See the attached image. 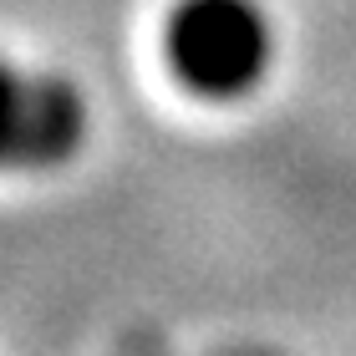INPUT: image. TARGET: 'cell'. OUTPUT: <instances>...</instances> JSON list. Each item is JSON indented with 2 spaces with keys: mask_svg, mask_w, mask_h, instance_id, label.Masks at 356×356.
<instances>
[{
  "mask_svg": "<svg viewBox=\"0 0 356 356\" xmlns=\"http://www.w3.org/2000/svg\"><path fill=\"white\" fill-rule=\"evenodd\" d=\"M163 41L173 72L204 97H245L275 61V21L260 0H178Z\"/></svg>",
  "mask_w": 356,
  "mask_h": 356,
  "instance_id": "cell-1",
  "label": "cell"
},
{
  "mask_svg": "<svg viewBox=\"0 0 356 356\" xmlns=\"http://www.w3.org/2000/svg\"><path fill=\"white\" fill-rule=\"evenodd\" d=\"M87 138V102L67 76L0 56V168H56Z\"/></svg>",
  "mask_w": 356,
  "mask_h": 356,
  "instance_id": "cell-2",
  "label": "cell"
}]
</instances>
